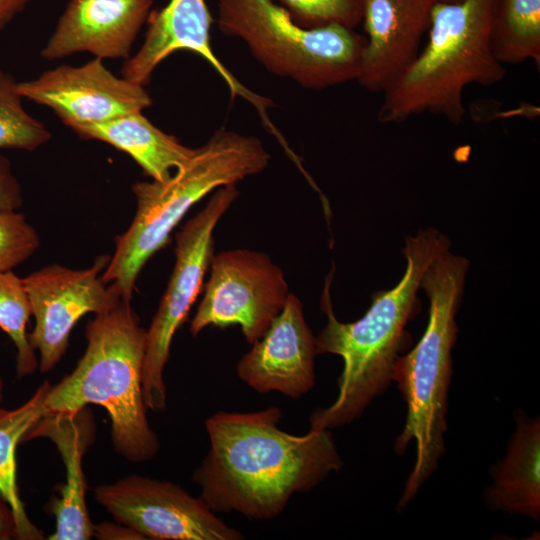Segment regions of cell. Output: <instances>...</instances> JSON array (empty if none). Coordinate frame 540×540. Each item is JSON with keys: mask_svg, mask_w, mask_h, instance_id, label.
Returning a JSON list of instances; mask_svg holds the SVG:
<instances>
[{"mask_svg": "<svg viewBox=\"0 0 540 540\" xmlns=\"http://www.w3.org/2000/svg\"><path fill=\"white\" fill-rule=\"evenodd\" d=\"M281 418L271 406L218 412L206 420L210 449L192 481L213 512L272 520L294 494L311 491L342 468L330 429L294 435L279 427Z\"/></svg>", "mask_w": 540, "mask_h": 540, "instance_id": "6da1fadb", "label": "cell"}, {"mask_svg": "<svg viewBox=\"0 0 540 540\" xmlns=\"http://www.w3.org/2000/svg\"><path fill=\"white\" fill-rule=\"evenodd\" d=\"M450 248L449 239L436 229L420 230L405 240L406 269L396 286L373 294L366 313L344 323L333 312L329 293L333 271L326 279L321 308L327 323L316 336L317 353L343 360L338 394L326 408L310 416V428L333 429L360 418L366 408L389 387L393 365L407 343V323L418 313V290L431 261Z\"/></svg>", "mask_w": 540, "mask_h": 540, "instance_id": "7a4b0ae2", "label": "cell"}, {"mask_svg": "<svg viewBox=\"0 0 540 540\" xmlns=\"http://www.w3.org/2000/svg\"><path fill=\"white\" fill-rule=\"evenodd\" d=\"M469 261L441 251L428 265L420 288L429 299L425 331L408 353L398 356L391 380L406 403L405 423L393 449L405 453L414 443L416 457L398 501L405 508L436 470L445 451L447 408L452 378V349L457 341L456 314L464 293Z\"/></svg>", "mask_w": 540, "mask_h": 540, "instance_id": "3957f363", "label": "cell"}, {"mask_svg": "<svg viewBox=\"0 0 540 540\" xmlns=\"http://www.w3.org/2000/svg\"><path fill=\"white\" fill-rule=\"evenodd\" d=\"M498 0L437 1L428 41L414 62L384 92L380 123H399L424 112L459 125L465 115L467 86H492L506 70L492 47Z\"/></svg>", "mask_w": 540, "mask_h": 540, "instance_id": "277c9868", "label": "cell"}, {"mask_svg": "<svg viewBox=\"0 0 540 540\" xmlns=\"http://www.w3.org/2000/svg\"><path fill=\"white\" fill-rule=\"evenodd\" d=\"M85 336L84 355L70 374L50 387L44 414L100 405L110 416L112 441L119 454L132 462L154 458L160 444L147 419L142 389L146 330L131 302L121 299L95 314Z\"/></svg>", "mask_w": 540, "mask_h": 540, "instance_id": "5b68a950", "label": "cell"}, {"mask_svg": "<svg viewBox=\"0 0 540 540\" xmlns=\"http://www.w3.org/2000/svg\"><path fill=\"white\" fill-rule=\"evenodd\" d=\"M270 154L260 139L220 129L165 181L136 182L137 209L129 228L115 238V251L101 275L131 302L145 263L169 240L190 208L219 187L262 172Z\"/></svg>", "mask_w": 540, "mask_h": 540, "instance_id": "8992f818", "label": "cell"}, {"mask_svg": "<svg viewBox=\"0 0 540 540\" xmlns=\"http://www.w3.org/2000/svg\"><path fill=\"white\" fill-rule=\"evenodd\" d=\"M221 33L241 39L269 72L321 90L357 80L366 36L338 24L298 25L274 0H218Z\"/></svg>", "mask_w": 540, "mask_h": 540, "instance_id": "52a82bcc", "label": "cell"}, {"mask_svg": "<svg viewBox=\"0 0 540 540\" xmlns=\"http://www.w3.org/2000/svg\"><path fill=\"white\" fill-rule=\"evenodd\" d=\"M238 196L236 184L219 187L206 206L176 234L173 272L151 325L146 330L142 389L147 409L160 411L166 408L163 373L173 337L187 319L202 289L205 273L214 256V229Z\"/></svg>", "mask_w": 540, "mask_h": 540, "instance_id": "ba28073f", "label": "cell"}, {"mask_svg": "<svg viewBox=\"0 0 540 540\" xmlns=\"http://www.w3.org/2000/svg\"><path fill=\"white\" fill-rule=\"evenodd\" d=\"M289 293L282 269L266 253L243 248L220 252L212 258L190 332L197 336L208 326L238 325L252 345L282 311Z\"/></svg>", "mask_w": 540, "mask_h": 540, "instance_id": "9c48e42d", "label": "cell"}, {"mask_svg": "<svg viewBox=\"0 0 540 540\" xmlns=\"http://www.w3.org/2000/svg\"><path fill=\"white\" fill-rule=\"evenodd\" d=\"M95 499L120 524L144 539L242 540L200 497L179 485L131 475L95 489Z\"/></svg>", "mask_w": 540, "mask_h": 540, "instance_id": "30bf717a", "label": "cell"}, {"mask_svg": "<svg viewBox=\"0 0 540 540\" xmlns=\"http://www.w3.org/2000/svg\"><path fill=\"white\" fill-rule=\"evenodd\" d=\"M109 259L100 256L87 269L53 264L22 278L35 318L28 340L39 351L41 372L53 369L61 360L82 316L103 312L122 299L117 287L104 283L100 275Z\"/></svg>", "mask_w": 540, "mask_h": 540, "instance_id": "8fae6325", "label": "cell"}, {"mask_svg": "<svg viewBox=\"0 0 540 540\" xmlns=\"http://www.w3.org/2000/svg\"><path fill=\"white\" fill-rule=\"evenodd\" d=\"M17 90L22 98L53 110L72 130L152 105L144 86L114 75L99 58L81 66L59 65L17 82Z\"/></svg>", "mask_w": 540, "mask_h": 540, "instance_id": "7c38bea8", "label": "cell"}, {"mask_svg": "<svg viewBox=\"0 0 540 540\" xmlns=\"http://www.w3.org/2000/svg\"><path fill=\"white\" fill-rule=\"evenodd\" d=\"M211 22L206 0H170L162 9L150 13L144 41L139 50L124 61L122 77L145 86L156 67L168 56L179 50L191 51L219 73L232 98L241 97L252 104L275 135L278 131L266 112L272 106L271 99L245 87L217 58L210 45Z\"/></svg>", "mask_w": 540, "mask_h": 540, "instance_id": "4fadbf2b", "label": "cell"}, {"mask_svg": "<svg viewBox=\"0 0 540 540\" xmlns=\"http://www.w3.org/2000/svg\"><path fill=\"white\" fill-rule=\"evenodd\" d=\"M317 354L316 336L305 320L303 304L289 293L265 334L240 358L236 372L257 393L279 392L299 399L315 385Z\"/></svg>", "mask_w": 540, "mask_h": 540, "instance_id": "5bb4252c", "label": "cell"}, {"mask_svg": "<svg viewBox=\"0 0 540 540\" xmlns=\"http://www.w3.org/2000/svg\"><path fill=\"white\" fill-rule=\"evenodd\" d=\"M152 5L153 0H69L41 56L54 61L87 52L125 61Z\"/></svg>", "mask_w": 540, "mask_h": 540, "instance_id": "9a60e30c", "label": "cell"}, {"mask_svg": "<svg viewBox=\"0 0 540 540\" xmlns=\"http://www.w3.org/2000/svg\"><path fill=\"white\" fill-rule=\"evenodd\" d=\"M437 0H364L366 32L357 82L383 93L414 62Z\"/></svg>", "mask_w": 540, "mask_h": 540, "instance_id": "2e32d148", "label": "cell"}, {"mask_svg": "<svg viewBox=\"0 0 540 540\" xmlns=\"http://www.w3.org/2000/svg\"><path fill=\"white\" fill-rule=\"evenodd\" d=\"M48 438L57 447L66 470L60 496L52 503L56 529L49 540H87L94 536L86 506V479L82 468L85 452L95 438L92 412L86 407L71 413L44 414L22 441Z\"/></svg>", "mask_w": 540, "mask_h": 540, "instance_id": "e0dca14e", "label": "cell"}, {"mask_svg": "<svg viewBox=\"0 0 540 540\" xmlns=\"http://www.w3.org/2000/svg\"><path fill=\"white\" fill-rule=\"evenodd\" d=\"M507 454L491 470L493 482L484 493L487 506L495 512L540 519V418L523 411L515 414Z\"/></svg>", "mask_w": 540, "mask_h": 540, "instance_id": "ac0fdd59", "label": "cell"}, {"mask_svg": "<svg viewBox=\"0 0 540 540\" xmlns=\"http://www.w3.org/2000/svg\"><path fill=\"white\" fill-rule=\"evenodd\" d=\"M83 139L105 142L125 152L152 180L165 181L194 155L196 148L183 145L176 137L156 127L143 111L73 130Z\"/></svg>", "mask_w": 540, "mask_h": 540, "instance_id": "d6986e66", "label": "cell"}, {"mask_svg": "<svg viewBox=\"0 0 540 540\" xmlns=\"http://www.w3.org/2000/svg\"><path fill=\"white\" fill-rule=\"evenodd\" d=\"M51 385L44 382L15 409L0 407V494L9 504L17 529V539L39 540L43 533L29 519L21 500L15 451L27 431L44 415V402Z\"/></svg>", "mask_w": 540, "mask_h": 540, "instance_id": "ffe728a7", "label": "cell"}, {"mask_svg": "<svg viewBox=\"0 0 540 540\" xmlns=\"http://www.w3.org/2000/svg\"><path fill=\"white\" fill-rule=\"evenodd\" d=\"M492 47L497 60L516 65L531 60L540 68V0H498Z\"/></svg>", "mask_w": 540, "mask_h": 540, "instance_id": "44dd1931", "label": "cell"}, {"mask_svg": "<svg viewBox=\"0 0 540 540\" xmlns=\"http://www.w3.org/2000/svg\"><path fill=\"white\" fill-rule=\"evenodd\" d=\"M31 305L23 279L14 272H0V328L13 341L16 350L18 378L33 374L38 367L35 350L31 347L26 325L31 316Z\"/></svg>", "mask_w": 540, "mask_h": 540, "instance_id": "7402d4cb", "label": "cell"}, {"mask_svg": "<svg viewBox=\"0 0 540 540\" xmlns=\"http://www.w3.org/2000/svg\"><path fill=\"white\" fill-rule=\"evenodd\" d=\"M17 81L0 67V149L34 151L51 138L46 126L22 104Z\"/></svg>", "mask_w": 540, "mask_h": 540, "instance_id": "603a6c76", "label": "cell"}, {"mask_svg": "<svg viewBox=\"0 0 540 540\" xmlns=\"http://www.w3.org/2000/svg\"><path fill=\"white\" fill-rule=\"evenodd\" d=\"M304 28L338 24L355 29L363 19L364 0H279Z\"/></svg>", "mask_w": 540, "mask_h": 540, "instance_id": "cb8c5ba5", "label": "cell"}, {"mask_svg": "<svg viewBox=\"0 0 540 540\" xmlns=\"http://www.w3.org/2000/svg\"><path fill=\"white\" fill-rule=\"evenodd\" d=\"M40 246L36 229L16 210L0 209V272L11 271Z\"/></svg>", "mask_w": 540, "mask_h": 540, "instance_id": "d4e9b609", "label": "cell"}, {"mask_svg": "<svg viewBox=\"0 0 540 540\" xmlns=\"http://www.w3.org/2000/svg\"><path fill=\"white\" fill-rule=\"evenodd\" d=\"M23 204L22 188L10 161L0 155V209L17 210Z\"/></svg>", "mask_w": 540, "mask_h": 540, "instance_id": "484cf974", "label": "cell"}, {"mask_svg": "<svg viewBox=\"0 0 540 540\" xmlns=\"http://www.w3.org/2000/svg\"><path fill=\"white\" fill-rule=\"evenodd\" d=\"M94 536L98 539H144L138 532L124 524L115 525L107 522L95 525Z\"/></svg>", "mask_w": 540, "mask_h": 540, "instance_id": "4316f807", "label": "cell"}, {"mask_svg": "<svg viewBox=\"0 0 540 540\" xmlns=\"http://www.w3.org/2000/svg\"><path fill=\"white\" fill-rule=\"evenodd\" d=\"M17 539V529L12 510L0 494V540Z\"/></svg>", "mask_w": 540, "mask_h": 540, "instance_id": "83f0119b", "label": "cell"}, {"mask_svg": "<svg viewBox=\"0 0 540 540\" xmlns=\"http://www.w3.org/2000/svg\"><path fill=\"white\" fill-rule=\"evenodd\" d=\"M32 0H0V32L4 30Z\"/></svg>", "mask_w": 540, "mask_h": 540, "instance_id": "f1b7e54d", "label": "cell"}, {"mask_svg": "<svg viewBox=\"0 0 540 540\" xmlns=\"http://www.w3.org/2000/svg\"><path fill=\"white\" fill-rule=\"evenodd\" d=\"M3 388H4V383L0 379V403H1L2 399H3Z\"/></svg>", "mask_w": 540, "mask_h": 540, "instance_id": "f546056e", "label": "cell"}, {"mask_svg": "<svg viewBox=\"0 0 540 540\" xmlns=\"http://www.w3.org/2000/svg\"><path fill=\"white\" fill-rule=\"evenodd\" d=\"M437 1L452 3V2H459L461 0H437Z\"/></svg>", "mask_w": 540, "mask_h": 540, "instance_id": "4dcf8cb0", "label": "cell"}]
</instances>
